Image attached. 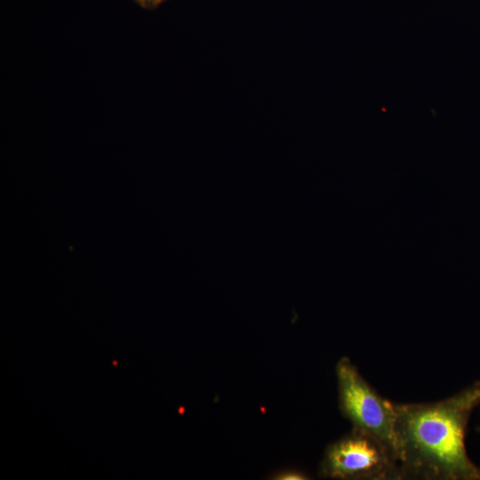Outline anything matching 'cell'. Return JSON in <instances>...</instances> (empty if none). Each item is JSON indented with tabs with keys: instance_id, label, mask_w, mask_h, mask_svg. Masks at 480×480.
Segmentation results:
<instances>
[{
	"instance_id": "3",
	"label": "cell",
	"mask_w": 480,
	"mask_h": 480,
	"mask_svg": "<svg viewBox=\"0 0 480 480\" xmlns=\"http://www.w3.org/2000/svg\"><path fill=\"white\" fill-rule=\"evenodd\" d=\"M322 472L339 479H400L394 454L374 437L355 428L328 447Z\"/></svg>"
},
{
	"instance_id": "5",
	"label": "cell",
	"mask_w": 480,
	"mask_h": 480,
	"mask_svg": "<svg viewBox=\"0 0 480 480\" xmlns=\"http://www.w3.org/2000/svg\"><path fill=\"white\" fill-rule=\"evenodd\" d=\"M283 479H302L303 477L300 475L298 474H287L284 476H282Z\"/></svg>"
},
{
	"instance_id": "4",
	"label": "cell",
	"mask_w": 480,
	"mask_h": 480,
	"mask_svg": "<svg viewBox=\"0 0 480 480\" xmlns=\"http://www.w3.org/2000/svg\"><path fill=\"white\" fill-rule=\"evenodd\" d=\"M139 6L146 10H154L166 0H132Z\"/></svg>"
},
{
	"instance_id": "2",
	"label": "cell",
	"mask_w": 480,
	"mask_h": 480,
	"mask_svg": "<svg viewBox=\"0 0 480 480\" xmlns=\"http://www.w3.org/2000/svg\"><path fill=\"white\" fill-rule=\"evenodd\" d=\"M336 373L340 406L353 428L380 441L397 460L394 403L381 397L348 358L338 363Z\"/></svg>"
},
{
	"instance_id": "1",
	"label": "cell",
	"mask_w": 480,
	"mask_h": 480,
	"mask_svg": "<svg viewBox=\"0 0 480 480\" xmlns=\"http://www.w3.org/2000/svg\"><path fill=\"white\" fill-rule=\"evenodd\" d=\"M478 404L480 382L437 402L394 404L400 479H479L464 443L469 415Z\"/></svg>"
}]
</instances>
